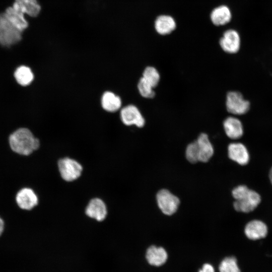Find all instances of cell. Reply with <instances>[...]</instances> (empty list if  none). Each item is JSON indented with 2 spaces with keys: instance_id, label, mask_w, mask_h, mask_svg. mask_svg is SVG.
Here are the masks:
<instances>
[{
  "instance_id": "1",
  "label": "cell",
  "mask_w": 272,
  "mask_h": 272,
  "mask_svg": "<svg viewBox=\"0 0 272 272\" xmlns=\"http://www.w3.org/2000/svg\"><path fill=\"white\" fill-rule=\"evenodd\" d=\"M11 149L22 156H29L40 147L39 140L27 127H20L12 133L8 138Z\"/></svg>"
},
{
  "instance_id": "3",
  "label": "cell",
  "mask_w": 272,
  "mask_h": 272,
  "mask_svg": "<svg viewBox=\"0 0 272 272\" xmlns=\"http://www.w3.org/2000/svg\"><path fill=\"white\" fill-rule=\"evenodd\" d=\"M22 38V31L16 28L4 13L0 14V45L10 47L18 43Z\"/></svg>"
},
{
  "instance_id": "13",
  "label": "cell",
  "mask_w": 272,
  "mask_h": 272,
  "mask_svg": "<svg viewBox=\"0 0 272 272\" xmlns=\"http://www.w3.org/2000/svg\"><path fill=\"white\" fill-rule=\"evenodd\" d=\"M223 128L226 135L232 140H237L243 134L242 122L235 117H227L223 121Z\"/></svg>"
},
{
  "instance_id": "10",
  "label": "cell",
  "mask_w": 272,
  "mask_h": 272,
  "mask_svg": "<svg viewBox=\"0 0 272 272\" xmlns=\"http://www.w3.org/2000/svg\"><path fill=\"white\" fill-rule=\"evenodd\" d=\"M228 156L230 159L240 165H246L250 156L246 147L241 143H232L228 146Z\"/></svg>"
},
{
  "instance_id": "4",
  "label": "cell",
  "mask_w": 272,
  "mask_h": 272,
  "mask_svg": "<svg viewBox=\"0 0 272 272\" xmlns=\"http://www.w3.org/2000/svg\"><path fill=\"white\" fill-rule=\"evenodd\" d=\"M156 200L159 208L166 216L175 214L180 203L179 198L167 189H162L157 192Z\"/></svg>"
},
{
  "instance_id": "16",
  "label": "cell",
  "mask_w": 272,
  "mask_h": 272,
  "mask_svg": "<svg viewBox=\"0 0 272 272\" xmlns=\"http://www.w3.org/2000/svg\"><path fill=\"white\" fill-rule=\"evenodd\" d=\"M145 257L150 265L158 266L165 262L167 253L163 247L152 245L147 249Z\"/></svg>"
},
{
  "instance_id": "9",
  "label": "cell",
  "mask_w": 272,
  "mask_h": 272,
  "mask_svg": "<svg viewBox=\"0 0 272 272\" xmlns=\"http://www.w3.org/2000/svg\"><path fill=\"white\" fill-rule=\"evenodd\" d=\"M220 45L227 53L237 52L240 46V39L238 32L232 29L225 31L220 40Z\"/></svg>"
},
{
  "instance_id": "21",
  "label": "cell",
  "mask_w": 272,
  "mask_h": 272,
  "mask_svg": "<svg viewBox=\"0 0 272 272\" xmlns=\"http://www.w3.org/2000/svg\"><path fill=\"white\" fill-rule=\"evenodd\" d=\"M13 5L24 14L36 17L40 13L41 7L37 0H15Z\"/></svg>"
},
{
  "instance_id": "28",
  "label": "cell",
  "mask_w": 272,
  "mask_h": 272,
  "mask_svg": "<svg viewBox=\"0 0 272 272\" xmlns=\"http://www.w3.org/2000/svg\"><path fill=\"white\" fill-rule=\"evenodd\" d=\"M269 178L270 180V181L272 184V167L271 168L269 173Z\"/></svg>"
},
{
  "instance_id": "22",
  "label": "cell",
  "mask_w": 272,
  "mask_h": 272,
  "mask_svg": "<svg viewBox=\"0 0 272 272\" xmlns=\"http://www.w3.org/2000/svg\"><path fill=\"white\" fill-rule=\"evenodd\" d=\"M142 78L154 88L158 85L160 80V75L159 72L155 67L152 66H148L144 69Z\"/></svg>"
},
{
  "instance_id": "14",
  "label": "cell",
  "mask_w": 272,
  "mask_h": 272,
  "mask_svg": "<svg viewBox=\"0 0 272 272\" xmlns=\"http://www.w3.org/2000/svg\"><path fill=\"white\" fill-rule=\"evenodd\" d=\"M86 214L89 217L101 221L107 215V208L105 203L99 198H94L89 202L86 209Z\"/></svg>"
},
{
  "instance_id": "24",
  "label": "cell",
  "mask_w": 272,
  "mask_h": 272,
  "mask_svg": "<svg viewBox=\"0 0 272 272\" xmlns=\"http://www.w3.org/2000/svg\"><path fill=\"white\" fill-rule=\"evenodd\" d=\"M219 269L220 272H240L237 260L234 257H228L223 259L219 265Z\"/></svg>"
},
{
  "instance_id": "20",
  "label": "cell",
  "mask_w": 272,
  "mask_h": 272,
  "mask_svg": "<svg viewBox=\"0 0 272 272\" xmlns=\"http://www.w3.org/2000/svg\"><path fill=\"white\" fill-rule=\"evenodd\" d=\"M231 17L230 9L224 5L216 8L211 14V21L216 26L226 25L230 21Z\"/></svg>"
},
{
  "instance_id": "5",
  "label": "cell",
  "mask_w": 272,
  "mask_h": 272,
  "mask_svg": "<svg viewBox=\"0 0 272 272\" xmlns=\"http://www.w3.org/2000/svg\"><path fill=\"white\" fill-rule=\"evenodd\" d=\"M226 107L227 111L234 115H242L249 110L250 103L244 99L238 91H230L226 95Z\"/></svg>"
},
{
  "instance_id": "2",
  "label": "cell",
  "mask_w": 272,
  "mask_h": 272,
  "mask_svg": "<svg viewBox=\"0 0 272 272\" xmlns=\"http://www.w3.org/2000/svg\"><path fill=\"white\" fill-rule=\"evenodd\" d=\"M232 195L235 199L234 209L238 212H251L257 207L261 201L260 195L244 185L235 187L232 191Z\"/></svg>"
},
{
  "instance_id": "15",
  "label": "cell",
  "mask_w": 272,
  "mask_h": 272,
  "mask_svg": "<svg viewBox=\"0 0 272 272\" xmlns=\"http://www.w3.org/2000/svg\"><path fill=\"white\" fill-rule=\"evenodd\" d=\"M9 21L18 30L23 31L28 27V24L24 17V14L13 5L8 8L4 13Z\"/></svg>"
},
{
  "instance_id": "23",
  "label": "cell",
  "mask_w": 272,
  "mask_h": 272,
  "mask_svg": "<svg viewBox=\"0 0 272 272\" xmlns=\"http://www.w3.org/2000/svg\"><path fill=\"white\" fill-rule=\"evenodd\" d=\"M137 87L140 94L143 97L151 99L155 96L154 88L142 77L139 80Z\"/></svg>"
},
{
  "instance_id": "18",
  "label": "cell",
  "mask_w": 272,
  "mask_h": 272,
  "mask_svg": "<svg viewBox=\"0 0 272 272\" xmlns=\"http://www.w3.org/2000/svg\"><path fill=\"white\" fill-rule=\"evenodd\" d=\"M13 76L16 83L22 87L29 86L35 78L32 69L24 64L20 65L16 67L13 73Z\"/></svg>"
},
{
  "instance_id": "7",
  "label": "cell",
  "mask_w": 272,
  "mask_h": 272,
  "mask_svg": "<svg viewBox=\"0 0 272 272\" xmlns=\"http://www.w3.org/2000/svg\"><path fill=\"white\" fill-rule=\"evenodd\" d=\"M120 117L125 125L141 128L145 124V119L139 108L133 104L127 105L121 108Z\"/></svg>"
},
{
  "instance_id": "11",
  "label": "cell",
  "mask_w": 272,
  "mask_h": 272,
  "mask_svg": "<svg viewBox=\"0 0 272 272\" xmlns=\"http://www.w3.org/2000/svg\"><path fill=\"white\" fill-rule=\"evenodd\" d=\"M195 141L197 145L199 162H208L214 153V147L209 136L206 133H201Z\"/></svg>"
},
{
  "instance_id": "8",
  "label": "cell",
  "mask_w": 272,
  "mask_h": 272,
  "mask_svg": "<svg viewBox=\"0 0 272 272\" xmlns=\"http://www.w3.org/2000/svg\"><path fill=\"white\" fill-rule=\"evenodd\" d=\"M18 206L24 210H31L38 203V198L35 191L29 187H24L19 190L16 195Z\"/></svg>"
},
{
  "instance_id": "6",
  "label": "cell",
  "mask_w": 272,
  "mask_h": 272,
  "mask_svg": "<svg viewBox=\"0 0 272 272\" xmlns=\"http://www.w3.org/2000/svg\"><path fill=\"white\" fill-rule=\"evenodd\" d=\"M58 167L61 177L66 181L77 179L80 176L83 170L79 162L69 158L60 159L58 162Z\"/></svg>"
},
{
  "instance_id": "26",
  "label": "cell",
  "mask_w": 272,
  "mask_h": 272,
  "mask_svg": "<svg viewBox=\"0 0 272 272\" xmlns=\"http://www.w3.org/2000/svg\"><path fill=\"white\" fill-rule=\"evenodd\" d=\"M198 272H215L213 267L210 264H205Z\"/></svg>"
},
{
  "instance_id": "25",
  "label": "cell",
  "mask_w": 272,
  "mask_h": 272,
  "mask_svg": "<svg viewBox=\"0 0 272 272\" xmlns=\"http://www.w3.org/2000/svg\"><path fill=\"white\" fill-rule=\"evenodd\" d=\"M185 158L191 164H195L199 162L198 151L196 141L188 144L185 149Z\"/></svg>"
},
{
  "instance_id": "19",
  "label": "cell",
  "mask_w": 272,
  "mask_h": 272,
  "mask_svg": "<svg viewBox=\"0 0 272 272\" xmlns=\"http://www.w3.org/2000/svg\"><path fill=\"white\" fill-rule=\"evenodd\" d=\"M155 28L159 34L167 35L175 29L176 22L170 16L161 15L157 18L155 22Z\"/></svg>"
},
{
  "instance_id": "27",
  "label": "cell",
  "mask_w": 272,
  "mask_h": 272,
  "mask_svg": "<svg viewBox=\"0 0 272 272\" xmlns=\"http://www.w3.org/2000/svg\"><path fill=\"white\" fill-rule=\"evenodd\" d=\"M5 229V222L3 219L0 217V236L3 234Z\"/></svg>"
},
{
  "instance_id": "12",
  "label": "cell",
  "mask_w": 272,
  "mask_h": 272,
  "mask_svg": "<svg viewBox=\"0 0 272 272\" xmlns=\"http://www.w3.org/2000/svg\"><path fill=\"white\" fill-rule=\"evenodd\" d=\"M244 233L246 237L255 240L264 238L267 234L266 225L261 221L254 220L249 222L245 226Z\"/></svg>"
},
{
  "instance_id": "17",
  "label": "cell",
  "mask_w": 272,
  "mask_h": 272,
  "mask_svg": "<svg viewBox=\"0 0 272 272\" xmlns=\"http://www.w3.org/2000/svg\"><path fill=\"white\" fill-rule=\"evenodd\" d=\"M101 105L106 111L113 113L120 109L122 101L119 96L112 92L107 91L104 92L101 96Z\"/></svg>"
}]
</instances>
